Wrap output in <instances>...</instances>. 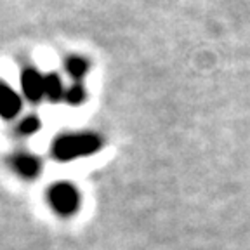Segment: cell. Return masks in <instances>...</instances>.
Listing matches in <instances>:
<instances>
[{
  "mask_svg": "<svg viewBox=\"0 0 250 250\" xmlns=\"http://www.w3.org/2000/svg\"><path fill=\"white\" fill-rule=\"evenodd\" d=\"M101 148V137L96 134H66L54 141L52 156L61 162L89 156Z\"/></svg>",
  "mask_w": 250,
  "mask_h": 250,
  "instance_id": "obj_1",
  "label": "cell"
},
{
  "mask_svg": "<svg viewBox=\"0 0 250 250\" xmlns=\"http://www.w3.org/2000/svg\"><path fill=\"white\" fill-rule=\"evenodd\" d=\"M49 202L52 208L61 215H70L77 212L80 196L77 188L70 183H58L49 189Z\"/></svg>",
  "mask_w": 250,
  "mask_h": 250,
  "instance_id": "obj_2",
  "label": "cell"
},
{
  "mask_svg": "<svg viewBox=\"0 0 250 250\" xmlns=\"http://www.w3.org/2000/svg\"><path fill=\"white\" fill-rule=\"evenodd\" d=\"M21 87L23 92L31 103H37L45 96L43 92V77L35 68H26L21 75Z\"/></svg>",
  "mask_w": 250,
  "mask_h": 250,
  "instance_id": "obj_3",
  "label": "cell"
},
{
  "mask_svg": "<svg viewBox=\"0 0 250 250\" xmlns=\"http://www.w3.org/2000/svg\"><path fill=\"white\" fill-rule=\"evenodd\" d=\"M21 111V98L5 82H0V117L14 118Z\"/></svg>",
  "mask_w": 250,
  "mask_h": 250,
  "instance_id": "obj_4",
  "label": "cell"
},
{
  "mask_svg": "<svg viewBox=\"0 0 250 250\" xmlns=\"http://www.w3.org/2000/svg\"><path fill=\"white\" fill-rule=\"evenodd\" d=\"M12 167L23 177H35L40 172V162L37 156L28 155V153H20L12 158Z\"/></svg>",
  "mask_w": 250,
  "mask_h": 250,
  "instance_id": "obj_5",
  "label": "cell"
},
{
  "mask_svg": "<svg viewBox=\"0 0 250 250\" xmlns=\"http://www.w3.org/2000/svg\"><path fill=\"white\" fill-rule=\"evenodd\" d=\"M43 92H45L47 99H51V101H59L62 98L64 90H62L61 78L56 73H49L43 77Z\"/></svg>",
  "mask_w": 250,
  "mask_h": 250,
  "instance_id": "obj_6",
  "label": "cell"
},
{
  "mask_svg": "<svg viewBox=\"0 0 250 250\" xmlns=\"http://www.w3.org/2000/svg\"><path fill=\"white\" fill-rule=\"evenodd\" d=\"M66 71L73 78H82L83 75L89 71V62L83 58H78V56H71L66 59Z\"/></svg>",
  "mask_w": 250,
  "mask_h": 250,
  "instance_id": "obj_7",
  "label": "cell"
},
{
  "mask_svg": "<svg viewBox=\"0 0 250 250\" xmlns=\"http://www.w3.org/2000/svg\"><path fill=\"white\" fill-rule=\"evenodd\" d=\"M39 129H40V120L37 117L24 118V120L20 124V127H18L20 134H23V136H31V134H35Z\"/></svg>",
  "mask_w": 250,
  "mask_h": 250,
  "instance_id": "obj_8",
  "label": "cell"
},
{
  "mask_svg": "<svg viewBox=\"0 0 250 250\" xmlns=\"http://www.w3.org/2000/svg\"><path fill=\"white\" fill-rule=\"evenodd\" d=\"M66 101L70 103V104H80V103L85 101V90H83V87L78 85V83L70 87L66 92Z\"/></svg>",
  "mask_w": 250,
  "mask_h": 250,
  "instance_id": "obj_9",
  "label": "cell"
}]
</instances>
